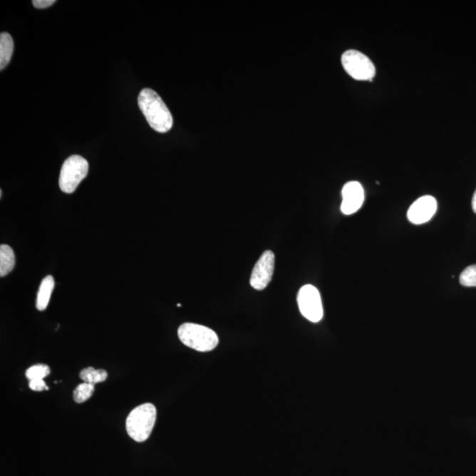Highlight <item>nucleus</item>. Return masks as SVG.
<instances>
[{
    "label": "nucleus",
    "instance_id": "nucleus-1",
    "mask_svg": "<svg viewBox=\"0 0 476 476\" xmlns=\"http://www.w3.org/2000/svg\"><path fill=\"white\" fill-rule=\"evenodd\" d=\"M138 103L148 124L155 132L168 133L173 126V117L161 96L150 88L140 91Z\"/></svg>",
    "mask_w": 476,
    "mask_h": 476
},
{
    "label": "nucleus",
    "instance_id": "nucleus-2",
    "mask_svg": "<svg viewBox=\"0 0 476 476\" xmlns=\"http://www.w3.org/2000/svg\"><path fill=\"white\" fill-rule=\"evenodd\" d=\"M155 405L145 403L135 408L126 419V431L130 438L136 442H144L150 437L156 421Z\"/></svg>",
    "mask_w": 476,
    "mask_h": 476
},
{
    "label": "nucleus",
    "instance_id": "nucleus-3",
    "mask_svg": "<svg viewBox=\"0 0 476 476\" xmlns=\"http://www.w3.org/2000/svg\"><path fill=\"white\" fill-rule=\"evenodd\" d=\"M182 343L199 352L214 351L219 343L214 331L195 323H185L177 331Z\"/></svg>",
    "mask_w": 476,
    "mask_h": 476
},
{
    "label": "nucleus",
    "instance_id": "nucleus-4",
    "mask_svg": "<svg viewBox=\"0 0 476 476\" xmlns=\"http://www.w3.org/2000/svg\"><path fill=\"white\" fill-rule=\"evenodd\" d=\"M88 162L81 155H72L66 159L59 176V187L65 193H73L88 173Z\"/></svg>",
    "mask_w": 476,
    "mask_h": 476
},
{
    "label": "nucleus",
    "instance_id": "nucleus-5",
    "mask_svg": "<svg viewBox=\"0 0 476 476\" xmlns=\"http://www.w3.org/2000/svg\"><path fill=\"white\" fill-rule=\"evenodd\" d=\"M341 64L348 76L356 81H373L375 77L373 63L358 51H345L341 56Z\"/></svg>",
    "mask_w": 476,
    "mask_h": 476
},
{
    "label": "nucleus",
    "instance_id": "nucleus-6",
    "mask_svg": "<svg viewBox=\"0 0 476 476\" xmlns=\"http://www.w3.org/2000/svg\"><path fill=\"white\" fill-rule=\"evenodd\" d=\"M297 304L301 314L309 321L318 323L323 319V304L321 294L312 285H304L297 294Z\"/></svg>",
    "mask_w": 476,
    "mask_h": 476
},
{
    "label": "nucleus",
    "instance_id": "nucleus-7",
    "mask_svg": "<svg viewBox=\"0 0 476 476\" xmlns=\"http://www.w3.org/2000/svg\"><path fill=\"white\" fill-rule=\"evenodd\" d=\"M275 257L272 251H266L257 262L251 275L250 284L256 290L265 289L272 280Z\"/></svg>",
    "mask_w": 476,
    "mask_h": 476
},
{
    "label": "nucleus",
    "instance_id": "nucleus-8",
    "mask_svg": "<svg viewBox=\"0 0 476 476\" xmlns=\"http://www.w3.org/2000/svg\"><path fill=\"white\" fill-rule=\"evenodd\" d=\"M438 202L433 196L421 197L411 205L408 211V219L413 224L420 225L429 222L436 214Z\"/></svg>",
    "mask_w": 476,
    "mask_h": 476
},
{
    "label": "nucleus",
    "instance_id": "nucleus-9",
    "mask_svg": "<svg viewBox=\"0 0 476 476\" xmlns=\"http://www.w3.org/2000/svg\"><path fill=\"white\" fill-rule=\"evenodd\" d=\"M364 202V190L359 182L351 181L342 189L341 209L346 215L355 214Z\"/></svg>",
    "mask_w": 476,
    "mask_h": 476
},
{
    "label": "nucleus",
    "instance_id": "nucleus-10",
    "mask_svg": "<svg viewBox=\"0 0 476 476\" xmlns=\"http://www.w3.org/2000/svg\"><path fill=\"white\" fill-rule=\"evenodd\" d=\"M55 287L54 278L51 275H48L41 282L38 294H37L36 299V309L38 311H43L46 310L48 304H49L52 291Z\"/></svg>",
    "mask_w": 476,
    "mask_h": 476
},
{
    "label": "nucleus",
    "instance_id": "nucleus-11",
    "mask_svg": "<svg viewBox=\"0 0 476 476\" xmlns=\"http://www.w3.org/2000/svg\"><path fill=\"white\" fill-rule=\"evenodd\" d=\"M14 40L9 33L0 35V70L3 71L9 64L14 53Z\"/></svg>",
    "mask_w": 476,
    "mask_h": 476
},
{
    "label": "nucleus",
    "instance_id": "nucleus-12",
    "mask_svg": "<svg viewBox=\"0 0 476 476\" xmlns=\"http://www.w3.org/2000/svg\"><path fill=\"white\" fill-rule=\"evenodd\" d=\"M16 266V255L13 249L7 244L0 245V276L12 272Z\"/></svg>",
    "mask_w": 476,
    "mask_h": 476
},
{
    "label": "nucleus",
    "instance_id": "nucleus-13",
    "mask_svg": "<svg viewBox=\"0 0 476 476\" xmlns=\"http://www.w3.org/2000/svg\"><path fill=\"white\" fill-rule=\"evenodd\" d=\"M80 378L85 383L95 386V384L105 381L108 378V373L104 370H95L93 367H88L81 371Z\"/></svg>",
    "mask_w": 476,
    "mask_h": 476
},
{
    "label": "nucleus",
    "instance_id": "nucleus-14",
    "mask_svg": "<svg viewBox=\"0 0 476 476\" xmlns=\"http://www.w3.org/2000/svg\"><path fill=\"white\" fill-rule=\"evenodd\" d=\"M95 392V386L88 384V383H83L77 386L73 392V400L77 403H83L87 401L93 395Z\"/></svg>",
    "mask_w": 476,
    "mask_h": 476
},
{
    "label": "nucleus",
    "instance_id": "nucleus-15",
    "mask_svg": "<svg viewBox=\"0 0 476 476\" xmlns=\"http://www.w3.org/2000/svg\"><path fill=\"white\" fill-rule=\"evenodd\" d=\"M51 370L49 366L46 364H36L26 371V377L29 381H34V379H43L49 376Z\"/></svg>",
    "mask_w": 476,
    "mask_h": 476
},
{
    "label": "nucleus",
    "instance_id": "nucleus-16",
    "mask_svg": "<svg viewBox=\"0 0 476 476\" xmlns=\"http://www.w3.org/2000/svg\"><path fill=\"white\" fill-rule=\"evenodd\" d=\"M460 284L464 287H476V265L467 267L460 275Z\"/></svg>",
    "mask_w": 476,
    "mask_h": 476
},
{
    "label": "nucleus",
    "instance_id": "nucleus-17",
    "mask_svg": "<svg viewBox=\"0 0 476 476\" xmlns=\"http://www.w3.org/2000/svg\"><path fill=\"white\" fill-rule=\"evenodd\" d=\"M29 388H31L32 391L35 392H42L44 391V390H49L46 384V382L43 381V379H34V381H29Z\"/></svg>",
    "mask_w": 476,
    "mask_h": 476
},
{
    "label": "nucleus",
    "instance_id": "nucleus-18",
    "mask_svg": "<svg viewBox=\"0 0 476 476\" xmlns=\"http://www.w3.org/2000/svg\"><path fill=\"white\" fill-rule=\"evenodd\" d=\"M55 2V0H33L32 4L36 9H43L51 6Z\"/></svg>",
    "mask_w": 476,
    "mask_h": 476
},
{
    "label": "nucleus",
    "instance_id": "nucleus-19",
    "mask_svg": "<svg viewBox=\"0 0 476 476\" xmlns=\"http://www.w3.org/2000/svg\"><path fill=\"white\" fill-rule=\"evenodd\" d=\"M472 208H473V211L476 214V190L474 193L473 199H472Z\"/></svg>",
    "mask_w": 476,
    "mask_h": 476
}]
</instances>
